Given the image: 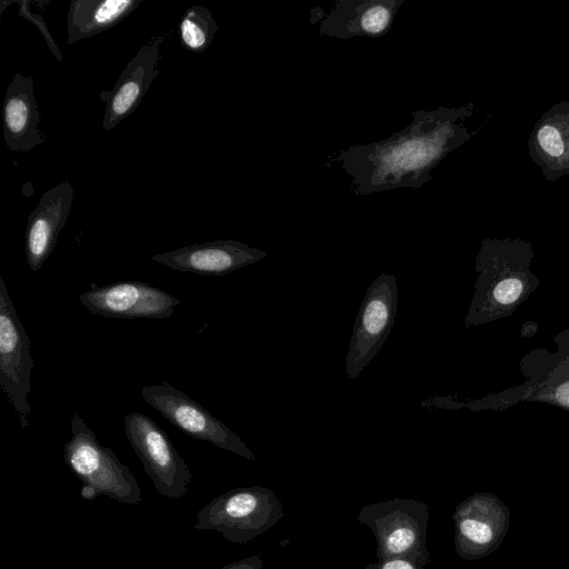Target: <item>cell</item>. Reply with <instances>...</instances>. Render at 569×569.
<instances>
[{
    "mask_svg": "<svg viewBox=\"0 0 569 569\" xmlns=\"http://www.w3.org/2000/svg\"><path fill=\"white\" fill-rule=\"evenodd\" d=\"M468 108L439 107L411 113L412 121L383 140L351 146L335 158L357 196L422 188L432 170L468 138Z\"/></svg>",
    "mask_w": 569,
    "mask_h": 569,
    "instance_id": "obj_1",
    "label": "cell"
},
{
    "mask_svg": "<svg viewBox=\"0 0 569 569\" xmlns=\"http://www.w3.org/2000/svg\"><path fill=\"white\" fill-rule=\"evenodd\" d=\"M403 0H339L320 22V33L337 39L387 33Z\"/></svg>",
    "mask_w": 569,
    "mask_h": 569,
    "instance_id": "obj_14",
    "label": "cell"
},
{
    "mask_svg": "<svg viewBox=\"0 0 569 569\" xmlns=\"http://www.w3.org/2000/svg\"><path fill=\"white\" fill-rule=\"evenodd\" d=\"M79 301L93 315L119 319L169 318L181 300L141 281H121L83 292Z\"/></svg>",
    "mask_w": 569,
    "mask_h": 569,
    "instance_id": "obj_10",
    "label": "cell"
},
{
    "mask_svg": "<svg viewBox=\"0 0 569 569\" xmlns=\"http://www.w3.org/2000/svg\"><path fill=\"white\" fill-rule=\"evenodd\" d=\"M39 111L31 76L16 73L3 100L2 124L7 147L26 152L46 141L38 129Z\"/></svg>",
    "mask_w": 569,
    "mask_h": 569,
    "instance_id": "obj_15",
    "label": "cell"
},
{
    "mask_svg": "<svg viewBox=\"0 0 569 569\" xmlns=\"http://www.w3.org/2000/svg\"><path fill=\"white\" fill-rule=\"evenodd\" d=\"M522 291V282L516 278H508L500 281L495 290V299L502 303L508 305L516 301Z\"/></svg>",
    "mask_w": 569,
    "mask_h": 569,
    "instance_id": "obj_20",
    "label": "cell"
},
{
    "mask_svg": "<svg viewBox=\"0 0 569 569\" xmlns=\"http://www.w3.org/2000/svg\"><path fill=\"white\" fill-rule=\"evenodd\" d=\"M567 119L552 117L536 129L535 146L541 158L559 168H569V124Z\"/></svg>",
    "mask_w": 569,
    "mask_h": 569,
    "instance_id": "obj_17",
    "label": "cell"
},
{
    "mask_svg": "<svg viewBox=\"0 0 569 569\" xmlns=\"http://www.w3.org/2000/svg\"><path fill=\"white\" fill-rule=\"evenodd\" d=\"M452 520L456 552L471 561L500 547L509 529L510 512L495 493L477 492L456 507Z\"/></svg>",
    "mask_w": 569,
    "mask_h": 569,
    "instance_id": "obj_9",
    "label": "cell"
},
{
    "mask_svg": "<svg viewBox=\"0 0 569 569\" xmlns=\"http://www.w3.org/2000/svg\"><path fill=\"white\" fill-rule=\"evenodd\" d=\"M358 521L371 529L377 559L410 555L426 548L429 507L413 498H393L362 507Z\"/></svg>",
    "mask_w": 569,
    "mask_h": 569,
    "instance_id": "obj_5",
    "label": "cell"
},
{
    "mask_svg": "<svg viewBox=\"0 0 569 569\" xmlns=\"http://www.w3.org/2000/svg\"><path fill=\"white\" fill-rule=\"evenodd\" d=\"M263 561L258 555L247 557L244 559L233 561L220 569H262Z\"/></svg>",
    "mask_w": 569,
    "mask_h": 569,
    "instance_id": "obj_22",
    "label": "cell"
},
{
    "mask_svg": "<svg viewBox=\"0 0 569 569\" xmlns=\"http://www.w3.org/2000/svg\"><path fill=\"white\" fill-rule=\"evenodd\" d=\"M219 27L210 10L203 6H192L181 17L179 37L182 47L191 52H204L211 44Z\"/></svg>",
    "mask_w": 569,
    "mask_h": 569,
    "instance_id": "obj_18",
    "label": "cell"
},
{
    "mask_svg": "<svg viewBox=\"0 0 569 569\" xmlns=\"http://www.w3.org/2000/svg\"><path fill=\"white\" fill-rule=\"evenodd\" d=\"M430 561V555L427 548L417 552L397 557H390L377 562L369 563L363 569H425Z\"/></svg>",
    "mask_w": 569,
    "mask_h": 569,
    "instance_id": "obj_19",
    "label": "cell"
},
{
    "mask_svg": "<svg viewBox=\"0 0 569 569\" xmlns=\"http://www.w3.org/2000/svg\"><path fill=\"white\" fill-rule=\"evenodd\" d=\"M73 187L62 181L46 191L29 214L26 230V256L31 271H39L56 247L69 217Z\"/></svg>",
    "mask_w": 569,
    "mask_h": 569,
    "instance_id": "obj_13",
    "label": "cell"
},
{
    "mask_svg": "<svg viewBox=\"0 0 569 569\" xmlns=\"http://www.w3.org/2000/svg\"><path fill=\"white\" fill-rule=\"evenodd\" d=\"M63 460L78 479L97 496L127 505L142 501L141 489L129 468L116 453L99 443L93 431L74 413L71 438L64 445Z\"/></svg>",
    "mask_w": 569,
    "mask_h": 569,
    "instance_id": "obj_3",
    "label": "cell"
},
{
    "mask_svg": "<svg viewBox=\"0 0 569 569\" xmlns=\"http://www.w3.org/2000/svg\"><path fill=\"white\" fill-rule=\"evenodd\" d=\"M143 0H72L67 17L68 44L109 30Z\"/></svg>",
    "mask_w": 569,
    "mask_h": 569,
    "instance_id": "obj_16",
    "label": "cell"
},
{
    "mask_svg": "<svg viewBox=\"0 0 569 569\" xmlns=\"http://www.w3.org/2000/svg\"><path fill=\"white\" fill-rule=\"evenodd\" d=\"M267 254L266 251L236 240H217L158 253L151 259L177 271L224 276L253 264Z\"/></svg>",
    "mask_w": 569,
    "mask_h": 569,
    "instance_id": "obj_12",
    "label": "cell"
},
{
    "mask_svg": "<svg viewBox=\"0 0 569 569\" xmlns=\"http://www.w3.org/2000/svg\"><path fill=\"white\" fill-rule=\"evenodd\" d=\"M556 398L565 406L569 407V381L559 386L556 391Z\"/></svg>",
    "mask_w": 569,
    "mask_h": 569,
    "instance_id": "obj_23",
    "label": "cell"
},
{
    "mask_svg": "<svg viewBox=\"0 0 569 569\" xmlns=\"http://www.w3.org/2000/svg\"><path fill=\"white\" fill-rule=\"evenodd\" d=\"M20 14L26 17V19L30 20L32 23H34L36 26L39 27V30L41 31L43 37H46V40H47V43H48L49 48L54 53L57 59L59 61H61L62 60V54L60 53V51H59L54 40L50 37L51 34L48 31V28H47L44 21L42 20V18L40 16L31 13L29 10H27L23 7L20 8Z\"/></svg>",
    "mask_w": 569,
    "mask_h": 569,
    "instance_id": "obj_21",
    "label": "cell"
},
{
    "mask_svg": "<svg viewBox=\"0 0 569 569\" xmlns=\"http://www.w3.org/2000/svg\"><path fill=\"white\" fill-rule=\"evenodd\" d=\"M124 433L156 490L169 499L183 497L192 473L168 435L140 412L124 417Z\"/></svg>",
    "mask_w": 569,
    "mask_h": 569,
    "instance_id": "obj_6",
    "label": "cell"
},
{
    "mask_svg": "<svg viewBox=\"0 0 569 569\" xmlns=\"http://www.w3.org/2000/svg\"><path fill=\"white\" fill-rule=\"evenodd\" d=\"M164 36H156L144 43L128 62L109 92L100 98L106 101L102 127L111 130L129 117L140 104L149 87L160 73V48Z\"/></svg>",
    "mask_w": 569,
    "mask_h": 569,
    "instance_id": "obj_11",
    "label": "cell"
},
{
    "mask_svg": "<svg viewBox=\"0 0 569 569\" xmlns=\"http://www.w3.org/2000/svg\"><path fill=\"white\" fill-rule=\"evenodd\" d=\"M283 516L277 495L262 486L231 489L199 509L196 530H214L229 542L247 543L273 527Z\"/></svg>",
    "mask_w": 569,
    "mask_h": 569,
    "instance_id": "obj_2",
    "label": "cell"
},
{
    "mask_svg": "<svg viewBox=\"0 0 569 569\" xmlns=\"http://www.w3.org/2000/svg\"><path fill=\"white\" fill-rule=\"evenodd\" d=\"M141 395L147 403L186 435L208 441L220 449L231 451L248 460L253 461L256 459L254 453L242 439L222 421L188 395L166 381L161 385L143 387Z\"/></svg>",
    "mask_w": 569,
    "mask_h": 569,
    "instance_id": "obj_8",
    "label": "cell"
},
{
    "mask_svg": "<svg viewBox=\"0 0 569 569\" xmlns=\"http://www.w3.org/2000/svg\"><path fill=\"white\" fill-rule=\"evenodd\" d=\"M397 307V278L383 272L368 287L356 316L346 356L349 379L355 380L381 350L393 328Z\"/></svg>",
    "mask_w": 569,
    "mask_h": 569,
    "instance_id": "obj_4",
    "label": "cell"
},
{
    "mask_svg": "<svg viewBox=\"0 0 569 569\" xmlns=\"http://www.w3.org/2000/svg\"><path fill=\"white\" fill-rule=\"evenodd\" d=\"M33 367L30 339L0 276V385L21 428L29 426L28 395Z\"/></svg>",
    "mask_w": 569,
    "mask_h": 569,
    "instance_id": "obj_7",
    "label": "cell"
}]
</instances>
